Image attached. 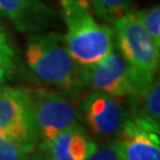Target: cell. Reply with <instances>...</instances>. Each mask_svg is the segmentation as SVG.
Here are the masks:
<instances>
[{
    "instance_id": "8fae6325",
    "label": "cell",
    "mask_w": 160,
    "mask_h": 160,
    "mask_svg": "<svg viewBox=\"0 0 160 160\" xmlns=\"http://www.w3.org/2000/svg\"><path fill=\"white\" fill-rule=\"evenodd\" d=\"M92 12L104 23L114 24L131 11L133 0H88Z\"/></svg>"
},
{
    "instance_id": "4fadbf2b",
    "label": "cell",
    "mask_w": 160,
    "mask_h": 160,
    "mask_svg": "<svg viewBox=\"0 0 160 160\" xmlns=\"http://www.w3.org/2000/svg\"><path fill=\"white\" fill-rule=\"evenodd\" d=\"M143 114L160 123V74H157L143 94Z\"/></svg>"
},
{
    "instance_id": "9c48e42d",
    "label": "cell",
    "mask_w": 160,
    "mask_h": 160,
    "mask_svg": "<svg viewBox=\"0 0 160 160\" xmlns=\"http://www.w3.org/2000/svg\"><path fill=\"white\" fill-rule=\"evenodd\" d=\"M36 160H84L98 147L82 126L59 133L49 142L38 143Z\"/></svg>"
},
{
    "instance_id": "2e32d148",
    "label": "cell",
    "mask_w": 160,
    "mask_h": 160,
    "mask_svg": "<svg viewBox=\"0 0 160 160\" xmlns=\"http://www.w3.org/2000/svg\"><path fill=\"white\" fill-rule=\"evenodd\" d=\"M84 160H121L116 140L104 145L102 147H97L92 154Z\"/></svg>"
},
{
    "instance_id": "3957f363",
    "label": "cell",
    "mask_w": 160,
    "mask_h": 160,
    "mask_svg": "<svg viewBox=\"0 0 160 160\" xmlns=\"http://www.w3.org/2000/svg\"><path fill=\"white\" fill-rule=\"evenodd\" d=\"M113 25L116 50L128 65L134 97H142L159 72V46L147 32L139 11L131 10Z\"/></svg>"
},
{
    "instance_id": "7a4b0ae2",
    "label": "cell",
    "mask_w": 160,
    "mask_h": 160,
    "mask_svg": "<svg viewBox=\"0 0 160 160\" xmlns=\"http://www.w3.org/2000/svg\"><path fill=\"white\" fill-rule=\"evenodd\" d=\"M59 4L65 44L81 67H92L114 49V31L95 19L88 0H59Z\"/></svg>"
},
{
    "instance_id": "5bb4252c",
    "label": "cell",
    "mask_w": 160,
    "mask_h": 160,
    "mask_svg": "<svg viewBox=\"0 0 160 160\" xmlns=\"http://www.w3.org/2000/svg\"><path fill=\"white\" fill-rule=\"evenodd\" d=\"M139 12L147 32L160 49V5Z\"/></svg>"
},
{
    "instance_id": "8992f818",
    "label": "cell",
    "mask_w": 160,
    "mask_h": 160,
    "mask_svg": "<svg viewBox=\"0 0 160 160\" xmlns=\"http://www.w3.org/2000/svg\"><path fill=\"white\" fill-rule=\"evenodd\" d=\"M116 145L121 160H160V123L143 113H131Z\"/></svg>"
},
{
    "instance_id": "277c9868",
    "label": "cell",
    "mask_w": 160,
    "mask_h": 160,
    "mask_svg": "<svg viewBox=\"0 0 160 160\" xmlns=\"http://www.w3.org/2000/svg\"><path fill=\"white\" fill-rule=\"evenodd\" d=\"M0 137L32 153L40 141L33 108L26 89L0 87Z\"/></svg>"
},
{
    "instance_id": "9a60e30c",
    "label": "cell",
    "mask_w": 160,
    "mask_h": 160,
    "mask_svg": "<svg viewBox=\"0 0 160 160\" xmlns=\"http://www.w3.org/2000/svg\"><path fill=\"white\" fill-rule=\"evenodd\" d=\"M29 154L19 145L0 137V160H29Z\"/></svg>"
},
{
    "instance_id": "ba28073f",
    "label": "cell",
    "mask_w": 160,
    "mask_h": 160,
    "mask_svg": "<svg viewBox=\"0 0 160 160\" xmlns=\"http://www.w3.org/2000/svg\"><path fill=\"white\" fill-rule=\"evenodd\" d=\"M87 87L115 97L134 96L129 69L115 48L100 62L86 68Z\"/></svg>"
},
{
    "instance_id": "5b68a950",
    "label": "cell",
    "mask_w": 160,
    "mask_h": 160,
    "mask_svg": "<svg viewBox=\"0 0 160 160\" xmlns=\"http://www.w3.org/2000/svg\"><path fill=\"white\" fill-rule=\"evenodd\" d=\"M38 126L40 142H49L59 133L81 126V113L62 92L26 89Z\"/></svg>"
},
{
    "instance_id": "6da1fadb",
    "label": "cell",
    "mask_w": 160,
    "mask_h": 160,
    "mask_svg": "<svg viewBox=\"0 0 160 160\" xmlns=\"http://www.w3.org/2000/svg\"><path fill=\"white\" fill-rule=\"evenodd\" d=\"M25 61L37 80L68 95L87 87L86 68L71 57L63 34L32 33L25 43Z\"/></svg>"
},
{
    "instance_id": "30bf717a",
    "label": "cell",
    "mask_w": 160,
    "mask_h": 160,
    "mask_svg": "<svg viewBox=\"0 0 160 160\" xmlns=\"http://www.w3.org/2000/svg\"><path fill=\"white\" fill-rule=\"evenodd\" d=\"M0 16L20 32H37L51 25L55 14L42 0H0Z\"/></svg>"
},
{
    "instance_id": "7c38bea8",
    "label": "cell",
    "mask_w": 160,
    "mask_h": 160,
    "mask_svg": "<svg viewBox=\"0 0 160 160\" xmlns=\"http://www.w3.org/2000/svg\"><path fill=\"white\" fill-rule=\"evenodd\" d=\"M16 74V55L5 31L0 28V87L6 86Z\"/></svg>"
},
{
    "instance_id": "52a82bcc",
    "label": "cell",
    "mask_w": 160,
    "mask_h": 160,
    "mask_svg": "<svg viewBox=\"0 0 160 160\" xmlns=\"http://www.w3.org/2000/svg\"><path fill=\"white\" fill-rule=\"evenodd\" d=\"M81 110L88 127L101 137L118 135L131 113L119 97L92 90L81 102Z\"/></svg>"
}]
</instances>
